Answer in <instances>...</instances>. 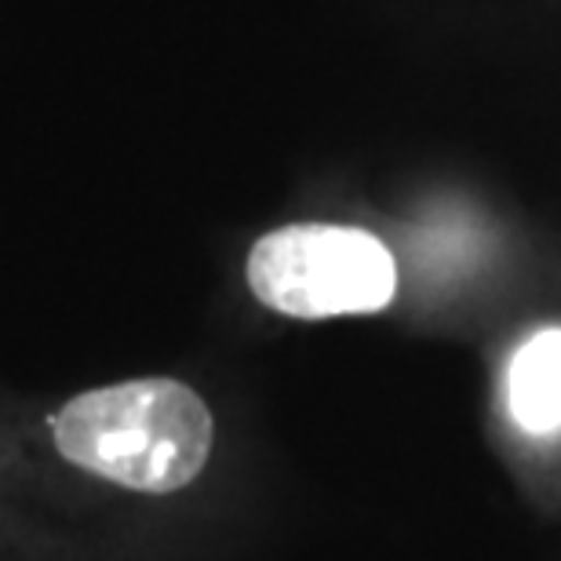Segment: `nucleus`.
<instances>
[{
  "instance_id": "2",
  "label": "nucleus",
  "mask_w": 561,
  "mask_h": 561,
  "mask_svg": "<svg viewBox=\"0 0 561 561\" xmlns=\"http://www.w3.org/2000/svg\"><path fill=\"white\" fill-rule=\"evenodd\" d=\"M249 288L277 313L324 321L390 307L398 266L387 244L362 227L296 222L252 244Z\"/></svg>"
},
{
  "instance_id": "3",
  "label": "nucleus",
  "mask_w": 561,
  "mask_h": 561,
  "mask_svg": "<svg viewBox=\"0 0 561 561\" xmlns=\"http://www.w3.org/2000/svg\"><path fill=\"white\" fill-rule=\"evenodd\" d=\"M507 401L525 431H561V329H543L518 346L507 373Z\"/></svg>"
},
{
  "instance_id": "1",
  "label": "nucleus",
  "mask_w": 561,
  "mask_h": 561,
  "mask_svg": "<svg viewBox=\"0 0 561 561\" xmlns=\"http://www.w3.org/2000/svg\"><path fill=\"white\" fill-rule=\"evenodd\" d=\"M211 434L208 405L175 379L88 390L55 416V445L70 463L153 496L190 485L205 470Z\"/></svg>"
}]
</instances>
